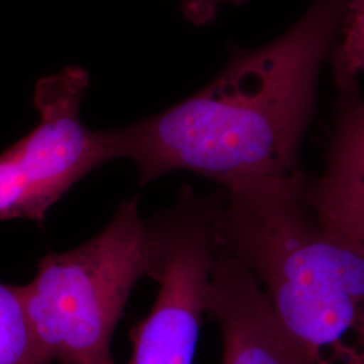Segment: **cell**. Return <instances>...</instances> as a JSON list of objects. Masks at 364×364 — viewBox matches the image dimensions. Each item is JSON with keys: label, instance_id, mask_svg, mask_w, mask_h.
Returning a JSON list of instances; mask_svg holds the SVG:
<instances>
[{"label": "cell", "instance_id": "5b68a950", "mask_svg": "<svg viewBox=\"0 0 364 364\" xmlns=\"http://www.w3.org/2000/svg\"><path fill=\"white\" fill-rule=\"evenodd\" d=\"M88 84V72L75 65L37 82L38 124L0 153V221L42 223L70 188L111 159L105 131L87 129L80 117Z\"/></svg>", "mask_w": 364, "mask_h": 364}, {"label": "cell", "instance_id": "ba28073f", "mask_svg": "<svg viewBox=\"0 0 364 364\" xmlns=\"http://www.w3.org/2000/svg\"><path fill=\"white\" fill-rule=\"evenodd\" d=\"M0 364H53L43 356L13 285L0 284Z\"/></svg>", "mask_w": 364, "mask_h": 364}, {"label": "cell", "instance_id": "6da1fadb", "mask_svg": "<svg viewBox=\"0 0 364 364\" xmlns=\"http://www.w3.org/2000/svg\"><path fill=\"white\" fill-rule=\"evenodd\" d=\"M346 3L316 0L279 38L235 53L204 90L156 117L105 131L109 158L132 161L141 186L173 171L227 191L304 174L299 147Z\"/></svg>", "mask_w": 364, "mask_h": 364}, {"label": "cell", "instance_id": "7a4b0ae2", "mask_svg": "<svg viewBox=\"0 0 364 364\" xmlns=\"http://www.w3.org/2000/svg\"><path fill=\"white\" fill-rule=\"evenodd\" d=\"M308 182L227 191L218 242L259 282L293 364H364V248L320 223Z\"/></svg>", "mask_w": 364, "mask_h": 364}, {"label": "cell", "instance_id": "3957f363", "mask_svg": "<svg viewBox=\"0 0 364 364\" xmlns=\"http://www.w3.org/2000/svg\"><path fill=\"white\" fill-rule=\"evenodd\" d=\"M151 266V236L138 197L123 201L100 234L39 260L14 287L43 356L53 364H117L111 341L134 287Z\"/></svg>", "mask_w": 364, "mask_h": 364}, {"label": "cell", "instance_id": "52a82bcc", "mask_svg": "<svg viewBox=\"0 0 364 364\" xmlns=\"http://www.w3.org/2000/svg\"><path fill=\"white\" fill-rule=\"evenodd\" d=\"M353 85L340 88L326 168L306 198L324 227L364 248V99Z\"/></svg>", "mask_w": 364, "mask_h": 364}, {"label": "cell", "instance_id": "277c9868", "mask_svg": "<svg viewBox=\"0 0 364 364\" xmlns=\"http://www.w3.org/2000/svg\"><path fill=\"white\" fill-rule=\"evenodd\" d=\"M219 205L182 193L149 221L151 266L159 285L150 313L132 328L127 364H193L212 267L219 248Z\"/></svg>", "mask_w": 364, "mask_h": 364}, {"label": "cell", "instance_id": "8992f818", "mask_svg": "<svg viewBox=\"0 0 364 364\" xmlns=\"http://www.w3.org/2000/svg\"><path fill=\"white\" fill-rule=\"evenodd\" d=\"M207 313L221 332V364H293L259 282L227 250L218 248Z\"/></svg>", "mask_w": 364, "mask_h": 364}, {"label": "cell", "instance_id": "30bf717a", "mask_svg": "<svg viewBox=\"0 0 364 364\" xmlns=\"http://www.w3.org/2000/svg\"><path fill=\"white\" fill-rule=\"evenodd\" d=\"M243 0H182V11L195 25H204L210 22L221 3L239 4Z\"/></svg>", "mask_w": 364, "mask_h": 364}, {"label": "cell", "instance_id": "9c48e42d", "mask_svg": "<svg viewBox=\"0 0 364 364\" xmlns=\"http://www.w3.org/2000/svg\"><path fill=\"white\" fill-rule=\"evenodd\" d=\"M341 21V36L332 58L338 88L353 85L364 72V0H347Z\"/></svg>", "mask_w": 364, "mask_h": 364}]
</instances>
